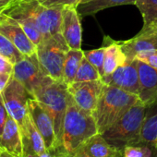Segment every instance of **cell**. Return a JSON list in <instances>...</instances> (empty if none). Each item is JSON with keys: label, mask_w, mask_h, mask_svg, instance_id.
<instances>
[{"label": "cell", "mask_w": 157, "mask_h": 157, "mask_svg": "<svg viewBox=\"0 0 157 157\" xmlns=\"http://www.w3.org/2000/svg\"><path fill=\"white\" fill-rule=\"evenodd\" d=\"M97 133L98 128L93 114L78 107L69 94L61 145L54 151L58 155L72 156L90 138Z\"/></svg>", "instance_id": "1"}, {"label": "cell", "mask_w": 157, "mask_h": 157, "mask_svg": "<svg viewBox=\"0 0 157 157\" xmlns=\"http://www.w3.org/2000/svg\"><path fill=\"white\" fill-rule=\"evenodd\" d=\"M62 10L46 8L37 0H15L2 13L10 18H23L35 24L44 38L61 33Z\"/></svg>", "instance_id": "2"}, {"label": "cell", "mask_w": 157, "mask_h": 157, "mask_svg": "<svg viewBox=\"0 0 157 157\" xmlns=\"http://www.w3.org/2000/svg\"><path fill=\"white\" fill-rule=\"evenodd\" d=\"M139 100V96L136 94L105 84L97 106L93 113L98 133L103 134L107 130Z\"/></svg>", "instance_id": "3"}, {"label": "cell", "mask_w": 157, "mask_h": 157, "mask_svg": "<svg viewBox=\"0 0 157 157\" xmlns=\"http://www.w3.org/2000/svg\"><path fill=\"white\" fill-rule=\"evenodd\" d=\"M146 105L139 100L128 112L102 135L112 145L119 149L139 145L141 126L146 117Z\"/></svg>", "instance_id": "4"}, {"label": "cell", "mask_w": 157, "mask_h": 157, "mask_svg": "<svg viewBox=\"0 0 157 157\" xmlns=\"http://www.w3.org/2000/svg\"><path fill=\"white\" fill-rule=\"evenodd\" d=\"M68 96L67 85L64 82L55 81L53 78H50L33 95V98L36 99L44 107L53 119L57 139V149H59L61 145L63 125L67 108Z\"/></svg>", "instance_id": "5"}, {"label": "cell", "mask_w": 157, "mask_h": 157, "mask_svg": "<svg viewBox=\"0 0 157 157\" xmlns=\"http://www.w3.org/2000/svg\"><path fill=\"white\" fill-rule=\"evenodd\" d=\"M61 33L44 38L36 46V56L44 72L53 80L63 82L64 63L69 51Z\"/></svg>", "instance_id": "6"}, {"label": "cell", "mask_w": 157, "mask_h": 157, "mask_svg": "<svg viewBox=\"0 0 157 157\" xmlns=\"http://www.w3.org/2000/svg\"><path fill=\"white\" fill-rule=\"evenodd\" d=\"M12 76L27 89L32 96L52 78L42 68L36 54L31 56H25L22 60L16 63Z\"/></svg>", "instance_id": "7"}, {"label": "cell", "mask_w": 157, "mask_h": 157, "mask_svg": "<svg viewBox=\"0 0 157 157\" xmlns=\"http://www.w3.org/2000/svg\"><path fill=\"white\" fill-rule=\"evenodd\" d=\"M2 96L10 116L16 120L21 129L29 114L28 101L30 98H33V96L13 76L2 92Z\"/></svg>", "instance_id": "8"}, {"label": "cell", "mask_w": 157, "mask_h": 157, "mask_svg": "<svg viewBox=\"0 0 157 157\" xmlns=\"http://www.w3.org/2000/svg\"><path fill=\"white\" fill-rule=\"evenodd\" d=\"M105 83L102 80L73 82L67 86V92L78 107L91 114L95 110Z\"/></svg>", "instance_id": "9"}, {"label": "cell", "mask_w": 157, "mask_h": 157, "mask_svg": "<svg viewBox=\"0 0 157 157\" xmlns=\"http://www.w3.org/2000/svg\"><path fill=\"white\" fill-rule=\"evenodd\" d=\"M121 48L126 56L127 64L140 59L157 50V30L144 29L127 41H119Z\"/></svg>", "instance_id": "10"}, {"label": "cell", "mask_w": 157, "mask_h": 157, "mask_svg": "<svg viewBox=\"0 0 157 157\" xmlns=\"http://www.w3.org/2000/svg\"><path fill=\"white\" fill-rule=\"evenodd\" d=\"M28 112L36 128L42 135L46 150L54 151L57 149V139L53 119L44 107L34 98L28 101Z\"/></svg>", "instance_id": "11"}, {"label": "cell", "mask_w": 157, "mask_h": 157, "mask_svg": "<svg viewBox=\"0 0 157 157\" xmlns=\"http://www.w3.org/2000/svg\"><path fill=\"white\" fill-rule=\"evenodd\" d=\"M101 80L105 85L114 86L129 94L139 95L140 78L138 59L119 67L110 75L103 76Z\"/></svg>", "instance_id": "12"}, {"label": "cell", "mask_w": 157, "mask_h": 157, "mask_svg": "<svg viewBox=\"0 0 157 157\" xmlns=\"http://www.w3.org/2000/svg\"><path fill=\"white\" fill-rule=\"evenodd\" d=\"M0 33L11 41L24 56H31L36 54V45L28 37L22 27L5 14L0 15Z\"/></svg>", "instance_id": "13"}, {"label": "cell", "mask_w": 157, "mask_h": 157, "mask_svg": "<svg viewBox=\"0 0 157 157\" xmlns=\"http://www.w3.org/2000/svg\"><path fill=\"white\" fill-rule=\"evenodd\" d=\"M138 69L140 78L139 99L147 108H151L157 105V69L140 60H138Z\"/></svg>", "instance_id": "14"}, {"label": "cell", "mask_w": 157, "mask_h": 157, "mask_svg": "<svg viewBox=\"0 0 157 157\" xmlns=\"http://www.w3.org/2000/svg\"><path fill=\"white\" fill-rule=\"evenodd\" d=\"M76 7H66L62 10L61 33L70 49H82V25Z\"/></svg>", "instance_id": "15"}, {"label": "cell", "mask_w": 157, "mask_h": 157, "mask_svg": "<svg viewBox=\"0 0 157 157\" xmlns=\"http://www.w3.org/2000/svg\"><path fill=\"white\" fill-rule=\"evenodd\" d=\"M21 134L23 147V157H36L47 151L44 139L33 124L29 114L23 127L21 128Z\"/></svg>", "instance_id": "16"}, {"label": "cell", "mask_w": 157, "mask_h": 157, "mask_svg": "<svg viewBox=\"0 0 157 157\" xmlns=\"http://www.w3.org/2000/svg\"><path fill=\"white\" fill-rule=\"evenodd\" d=\"M0 150L9 152L14 157H23L21 129L16 120L10 116L0 136Z\"/></svg>", "instance_id": "17"}, {"label": "cell", "mask_w": 157, "mask_h": 157, "mask_svg": "<svg viewBox=\"0 0 157 157\" xmlns=\"http://www.w3.org/2000/svg\"><path fill=\"white\" fill-rule=\"evenodd\" d=\"M81 149L89 157H124L123 149L110 144L100 133L90 138Z\"/></svg>", "instance_id": "18"}, {"label": "cell", "mask_w": 157, "mask_h": 157, "mask_svg": "<svg viewBox=\"0 0 157 157\" xmlns=\"http://www.w3.org/2000/svg\"><path fill=\"white\" fill-rule=\"evenodd\" d=\"M103 45L105 46L104 60V76L112 74L119 67L127 64L126 56L121 48L119 41H114L110 37L104 38Z\"/></svg>", "instance_id": "19"}, {"label": "cell", "mask_w": 157, "mask_h": 157, "mask_svg": "<svg viewBox=\"0 0 157 157\" xmlns=\"http://www.w3.org/2000/svg\"><path fill=\"white\" fill-rule=\"evenodd\" d=\"M136 0H90L77 6V11L81 17L92 16L97 12L116 6L135 5Z\"/></svg>", "instance_id": "20"}, {"label": "cell", "mask_w": 157, "mask_h": 157, "mask_svg": "<svg viewBox=\"0 0 157 157\" xmlns=\"http://www.w3.org/2000/svg\"><path fill=\"white\" fill-rule=\"evenodd\" d=\"M83 56L84 54L82 49H69L67 52L63 69V82L67 86L74 82Z\"/></svg>", "instance_id": "21"}, {"label": "cell", "mask_w": 157, "mask_h": 157, "mask_svg": "<svg viewBox=\"0 0 157 157\" xmlns=\"http://www.w3.org/2000/svg\"><path fill=\"white\" fill-rule=\"evenodd\" d=\"M135 6L143 18L142 28L157 30V0H136Z\"/></svg>", "instance_id": "22"}, {"label": "cell", "mask_w": 157, "mask_h": 157, "mask_svg": "<svg viewBox=\"0 0 157 157\" xmlns=\"http://www.w3.org/2000/svg\"><path fill=\"white\" fill-rule=\"evenodd\" d=\"M139 145L157 148V113L145 117L140 133Z\"/></svg>", "instance_id": "23"}, {"label": "cell", "mask_w": 157, "mask_h": 157, "mask_svg": "<svg viewBox=\"0 0 157 157\" xmlns=\"http://www.w3.org/2000/svg\"><path fill=\"white\" fill-rule=\"evenodd\" d=\"M101 78L102 76L98 71V69L94 65H92L85 56H83L81 65L78 67L74 82L99 81Z\"/></svg>", "instance_id": "24"}, {"label": "cell", "mask_w": 157, "mask_h": 157, "mask_svg": "<svg viewBox=\"0 0 157 157\" xmlns=\"http://www.w3.org/2000/svg\"><path fill=\"white\" fill-rule=\"evenodd\" d=\"M0 55L5 56L13 65L25 57V56L13 44V43L2 33H0Z\"/></svg>", "instance_id": "25"}, {"label": "cell", "mask_w": 157, "mask_h": 157, "mask_svg": "<svg viewBox=\"0 0 157 157\" xmlns=\"http://www.w3.org/2000/svg\"><path fill=\"white\" fill-rule=\"evenodd\" d=\"M124 157H157V148L147 145H134L124 148Z\"/></svg>", "instance_id": "26"}, {"label": "cell", "mask_w": 157, "mask_h": 157, "mask_svg": "<svg viewBox=\"0 0 157 157\" xmlns=\"http://www.w3.org/2000/svg\"><path fill=\"white\" fill-rule=\"evenodd\" d=\"M105 46L103 45L100 48L94 49V50H87L83 51L84 56L87 60L94 65L98 71L100 72L101 76H104V60H105Z\"/></svg>", "instance_id": "27"}, {"label": "cell", "mask_w": 157, "mask_h": 157, "mask_svg": "<svg viewBox=\"0 0 157 157\" xmlns=\"http://www.w3.org/2000/svg\"><path fill=\"white\" fill-rule=\"evenodd\" d=\"M39 3L46 8H60L66 7H76L78 5L80 0H37Z\"/></svg>", "instance_id": "28"}, {"label": "cell", "mask_w": 157, "mask_h": 157, "mask_svg": "<svg viewBox=\"0 0 157 157\" xmlns=\"http://www.w3.org/2000/svg\"><path fill=\"white\" fill-rule=\"evenodd\" d=\"M9 117H10V114L5 105L2 94H0V136L3 133V130H4V128L6 126Z\"/></svg>", "instance_id": "29"}, {"label": "cell", "mask_w": 157, "mask_h": 157, "mask_svg": "<svg viewBox=\"0 0 157 157\" xmlns=\"http://www.w3.org/2000/svg\"><path fill=\"white\" fill-rule=\"evenodd\" d=\"M14 65L5 56L0 55V74H12Z\"/></svg>", "instance_id": "30"}, {"label": "cell", "mask_w": 157, "mask_h": 157, "mask_svg": "<svg viewBox=\"0 0 157 157\" xmlns=\"http://www.w3.org/2000/svg\"><path fill=\"white\" fill-rule=\"evenodd\" d=\"M138 60L145 62L148 65H150L152 67L157 69V50L150 53L149 55H147V56H143V57H141V58H140Z\"/></svg>", "instance_id": "31"}, {"label": "cell", "mask_w": 157, "mask_h": 157, "mask_svg": "<svg viewBox=\"0 0 157 157\" xmlns=\"http://www.w3.org/2000/svg\"><path fill=\"white\" fill-rule=\"evenodd\" d=\"M12 74H0V94H2L4 89L9 84Z\"/></svg>", "instance_id": "32"}, {"label": "cell", "mask_w": 157, "mask_h": 157, "mask_svg": "<svg viewBox=\"0 0 157 157\" xmlns=\"http://www.w3.org/2000/svg\"><path fill=\"white\" fill-rule=\"evenodd\" d=\"M15 0H0V13H3Z\"/></svg>", "instance_id": "33"}, {"label": "cell", "mask_w": 157, "mask_h": 157, "mask_svg": "<svg viewBox=\"0 0 157 157\" xmlns=\"http://www.w3.org/2000/svg\"><path fill=\"white\" fill-rule=\"evenodd\" d=\"M55 154H56V157H89V156H87V155L82 151V149L78 150L72 156H63V155H58V154H56V153H55Z\"/></svg>", "instance_id": "34"}, {"label": "cell", "mask_w": 157, "mask_h": 157, "mask_svg": "<svg viewBox=\"0 0 157 157\" xmlns=\"http://www.w3.org/2000/svg\"><path fill=\"white\" fill-rule=\"evenodd\" d=\"M36 157H56V154H55V151H44V153L36 156Z\"/></svg>", "instance_id": "35"}, {"label": "cell", "mask_w": 157, "mask_h": 157, "mask_svg": "<svg viewBox=\"0 0 157 157\" xmlns=\"http://www.w3.org/2000/svg\"><path fill=\"white\" fill-rule=\"evenodd\" d=\"M0 157H14V156H12L11 154H10L9 152L5 151H1V152H0Z\"/></svg>", "instance_id": "36"}, {"label": "cell", "mask_w": 157, "mask_h": 157, "mask_svg": "<svg viewBox=\"0 0 157 157\" xmlns=\"http://www.w3.org/2000/svg\"><path fill=\"white\" fill-rule=\"evenodd\" d=\"M88 1H90V0H80V1H78V5L80 4H82V3H86V2H88Z\"/></svg>", "instance_id": "37"}, {"label": "cell", "mask_w": 157, "mask_h": 157, "mask_svg": "<svg viewBox=\"0 0 157 157\" xmlns=\"http://www.w3.org/2000/svg\"><path fill=\"white\" fill-rule=\"evenodd\" d=\"M0 152H1V150H0Z\"/></svg>", "instance_id": "38"}, {"label": "cell", "mask_w": 157, "mask_h": 157, "mask_svg": "<svg viewBox=\"0 0 157 157\" xmlns=\"http://www.w3.org/2000/svg\"><path fill=\"white\" fill-rule=\"evenodd\" d=\"M0 15H1V13H0Z\"/></svg>", "instance_id": "39"}]
</instances>
